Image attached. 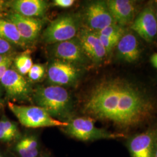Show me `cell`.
I'll list each match as a JSON object with an SVG mask.
<instances>
[{
	"label": "cell",
	"instance_id": "1f68e13d",
	"mask_svg": "<svg viewBox=\"0 0 157 157\" xmlns=\"http://www.w3.org/2000/svg\"><path fill=\"white\" fill-rule=\"evenodd\" d=\"M51 157L50 155L48 154H40L39 157Z\"/></svg>",
	"mask_w": 157,
	"mask_h": 157
},
{
	"label": "cell",
	"instance_id": "3957f363",
	"mask_svg": "<svg viewBox=\"0 0 157 157\" xmlns=\"http://www.w3.org/2000/svg\"><path fill=\"white\" fill-rule=\"evenodd\" d=\"M67 126L62 127L63 132L71 137L82 141L102 140H116L125 138L124 133H115L97 127L94 120L89 117H77L67 121Z\"/></svg>",
	"mask_w": 157,
	"mask_h": 157
},
{
	"label": "cell",
	"instance_id": "52a82bcc",
	"mask_svg": "<svg viewBox=\"0 0 157 157\" xmlns=\"http://www.w3.org/2000/svg\"><path fill=\"white\" fill-rule=\"evenodd\" d=\"M86 28L98 32L105 27L116 23L106 1H95L89 3L84 9Z\"/></svg>",
	"mask_w": 157,
	"mask_h": 157
},
{
	"label": "cell",
	"instance_id": "f546056e",
	"mask_svg": "<svg viewBox=\"0 0 157 157\" xmlns=\"http://www.w3.org/2000/svg\"><path fill=\"white\" fill-rule=\"evenodd\" d=\"M153 157H157V139L156 143H155V150H154Z\"/></svg>",
	"mask_w": 157,
	"mask_h": 157
},
{
	"label": "cell",
	"instance_id": "f1b7e54d",
	"mask_svg": "<svg viewBox=\"0 0 157 157\" xmlns=\"http://www.w3.org/2000/svg\"><path fill=\"white\" fill-rule=\"evenodd\" d=\"M6 3L4 1L0 0V18L3 16L4 12L6 9Z\"/></svg>",
	"mask_w": 157,
	"mask_h": 157
},
{
	"label": "cell",
	"instance_id": "d6986e66",
	"mask_svg": "<svg viewBox=\"0 0 157 157\" xmlns=\"http://www.w3.org/2000/svg\"><path fill=\"white\" fill-rule=\"evenodd\" d=\"M19 132L17 124L8 118L0 120V141L9 143L19 139Z\"/></svg>",
	"mask_w": 157,
	"mask_h": 157
},
{
	"label": "cell",
	"instance_id": "4316f807",
	"mask_svg": "<svg viewBox=\"0 0 157 157\" xmlns=\"http://www.w3.org/2000/svg\"><path fill=\"white\" fill-rule=\"evenodd\" d=\"M11 56L6 55H0V65L5 63L6 62L12 61Z\"/></svg>",
	"mask_w": 157,
	"mask_h": 157
},
{
	"label": "cell",
	"instance_id": "8fae6325",
	"mask_svg": "<svg viewBox=\"0 0 157 157\" xmlns=\"http://www.w3.org/2000/svg\"><path fill=\"white\" fill-rule=\"evenodd\" d=\"M52 51L53 54L59 60L72 63L76 66L84 65L89 61L85 55L77 37L54 44Z\"/></svg>",
	"mask_w": 157,
	"mask_h": 157
},
{
	"label": "cell",
	"instance_id": "9a60e30c",
	"mask_svg": "<svg viewBox=\"0 0 157 157\" xmlns=\"http://www.w3.org/2000/svg\"><path fill=\"white\" fill-rule=\"evenodd\" d=\"M8 20L15 25L23 39L28 44L36 40L43 27V22L39 19L25 17L15 12L8 15Z\"/></svg>",
	"mask_w": 157,
	"mask_h": 157
},
{
	"label": "cell",
	"instance_id": "d6a6232c",
	"mask_svg": "<svg viewBox=\"0 0 157 157\" xmlns=\"http://www.w3.org/2000/svg\"><path fill=\"white\" fill-rule=\"evenodd\" d=\"M1 96H2V89H1V87L0 86V102L1 101Z\"/></svg>",
	"mask_w": 157,
	"mask_h": 157
},
{
	"label": "cell",
	"instance_id": "cb8c5ba5",
	"mask_svg": "<svg viewBox=\"0 0 157 157\" xmlns=\"http://www.w3.org/2000/svg\"><path fill=\"white\" fill-rule=\"evenodd\" d=\"M13 50L11 43L0 38V55L9 56Z\"/></svg>",
	"mask_w": 157,
	"mask_h": 157
},
{
	"label": "cell",
	"instance_id": "7c38bea8",
	"mask_svg": "<svg viewBox=\"0 0 157 157\" xmlns=\"http://www.w3.org/2000/svg\"><path fill=\"white\" fill-rule=\"evenodd\" d=\"M47 72L51 83L60 86L75 82L80 76V69L75 65L58 59L51 63Z\"/></svg>",
	"mask_w": 157,
	"mask_h": 157
},
{
	"label": "cell",
	"instance_id": "30bf717a",
	"mask_svg": "<svg viewBox=\"0 0 157 157\" xmlns=\"http://www.w3.org/2000/svg\"><path fill=\"white\" fill-rule=\"evenodd\" d=\"M77 38L85 55L91 62L100 63L107 58V51L95 32L86 28L82 29L78 32Z\"/></svg>",
	"mask_w": 157,
	"mask_h": 157
},
{
	"label": "cell",
	"instance_id": "6da1fadb",
	"mask_svg": "<svg viewBox=\"0 0 157 157\" xmlns=\"http://www.w3.org/2000/svg\"><path fill=\"white\" fill-rule=\"evenodd\" d=\"M83 110L90 118L111 122L125 132L151 121L157 106L144 87L118 77L97 84L87 97Z\"/></svg>",
	"mask_w": 157,
	"mask_h": 157
},
{
	"label": "cell",
	"instance_id": "5bb4252c",
	"mask_svg": "<svg viewBox=\"0 0 157 157\" xmlns=\"http://www.w3.org/2000/svg\"><path fill=\"white\" fill-rule=\"evenodd\" d=\"M115 48L117 58L121 61L132 63L140 58L142 47L138 36L133 31L127 30Z\"/></svg>",
	"mask_w": 157,
	"mask_h": 157
},
{
	"label": "cell",
	"instance_id": "44dd1931",
	"mask_svg": "<svg viewBox=\"0 0 157 157\" xmlns=\"http://www.w3.org/2000/svg\"><path fill=\"white\" fill-rule=\"evenodd\" d=\"M127 30L128 29L125 27L121 26L117 23H115L105 27L96 33L105 37L121 38Z\"/></svg>",
	"mask_w": 157,
	"mask_h": 157
},
{
	"label": "cell",
	"instance_id": "5b68a950",
	"mask_svg": "<svg viewBox=\"0 0 157 157\" xmlns=\"http://www.w3.org/2000/svg\"><path fill=\"white\" fill-rule=\"evenodd\" d=\"M80 30L78 17L67 14L57 17L45 29L43 37L45 43L56 44L76 37Z\"/></svg>",
	"mask_w": 157,
	"mask_h": 157
},
{
	"label": "cell",
	"instance_id": "e0dca14e",
	"mask_svg": "<svg viewBox=\"0 0 157 157\" xmlns=\"http://www.w3.org/2000/svg\"><path fill=\"white\" fill-rule=\"evenodd\" d=\"M14 149L18 157H38L41 154L40 143L36 135H26L19 138Z\"/></svg>",
	"mask_w": 157,
	"mask_h": 157
},
{
	"label": "cell",
	"instance_id": "ac0fdd59",
	"mask_svg": "<svg viewBox=\"0 0 157 157\" xmlns=\"http://www.w3.org/2000/svg\"><path fill=\"white\" fill-rule=\"evenodd\" d=\"M0 38L21 47H26L28 44L23 39L15 25L2 18H0Z\"/></svg>",
	"mask_w": 157,
	"mask_h": 157
},
{
	"label": "cell",
	"instance_id": "484cf974",
	"mask_svg": "<svg viewBox=\"0 0 157 157\" xmlns=\"http://www.w3.org/2000/svg\"><path fill=\"white\" fill-rule=\"evenodd\" d=\"M12 60L8 61V62H6L5 63L0 65V80L1 78H2L3 75H4V73L6 72V71L9 69L11 65Z\"/></svg>",
	"mask_w": 157,
	"mask_h": 157
},
{
	"label": "cell",
	"instance_id": "2e32d148",
	"mask_svg": "<svg viewBox=\"0 0 157 157\" xmlns=\"http://www.w3.org/2000/svg\"><path fill=\"white\" fill-rule=\"evenodd\" d=\"M15 12L25 17H43L47 11L48 4L43 0H15L11 3Z\"/></svg>",
	"mask_w": 157,
	"mask_h": 157
},
{
	"label": "cell",
	"instance_id": "4fadbf2b",
	"mask_svg": "<svg viewBox=\"0 0 157 157\" xmlns=\"http://www.w3.org/2000/svg\"><path fill=\"white\" fill-rule=\"evenodd\" d=\"M107 6L117 24L130 26L139 13L138 1L133 0H108Z\"/></svg>",
	"mask_w": 157,
	"mask_h": 157
},
{
	"label": "cell",
	"instance_id": "8992f818",
	"mask_svg": "<svg viewBox=\"0 0 157 157\" xmlns=\"http://www.w3.org/2000/svg\"><path fill=\"white\" fill-rule=\"evenodd\" d=\"M130 29L147 42L154 40L157 36V20L154 2L147 4L140 11Z\"/></svg>",
	"mask_w": 157,
	"mask_h": 157
},
{
	"label": "cell",
	"instance_id": "277c9868",
	"mask_svg": "<svg viewBox=\"0 0 157 157\" xmlns=\"http://www.w3.org/2000/svg\"><path fill=\"white\" fill-rule=\"evenodd\" d=\"M8 106L19 122L26 128H62L67 125V122L52 118L44 109L38 106L20 105L12 102L8 103Z\"/></svg>",
	"mask_w": 157,
	"mask_h": 157
},
{
	"label": "cell",
	"instance_id": "4dcf8cb0",
	"mask_svg": "<svg viewBox=\"0 0 157 157\" xmlns=\"http://www.w3.org/2000/svg\"><path fill=\"white\" fill-rule=\"evenodd\" d=\"M154 7H155V15H156V18L157 20V1L156 2H154Z\"/></svg>",
	"mask_w": 157,
	"mask_h": 157
},
{
	"label": "cell",
	"instance_id": "ba28073f",
	"mask_svg": "<svg viewBox=\"0 0 157 157\" xmlns=\"http://www.w3.org/2000/svg\"><path fill=\"white\" fill-rule=\"evenodd\" d=\"M7 97L15 101H26L33 94L28 82L16 71L8 69L0 80Z\"/></svg>",
	"mask_w": 157,
	"mask_h": 157
},
{
	"label": "cell",
	"instance_id": "d4e9b609",
	"mask_svg": "<svg viewBox=\"0 0 157 157\" xmlns=\"http://www.w3.org/2000/svg\"><path fill=\"white\" fill-rule=\"evenodd\" d=\"M74 3V0H55L54 1V6L62 8H69L73 6Z\"/></svg>",
	"mask_w": 157,
	"mask_h": 157
},
{
	"label": "cell",
	"instance_id": "7a4b0ae2",
	"mask_svg": "<svg viewBox=\"0 0 157 157\" xmlns=\"http://www.w3.org/2000/svg\"><path fill=\"white\" fill-rule=\"evenodd\" d=\"M37 106L42 108L54 119L69 118L73 111V102L67 90L52 85L37 88L33 93Z\"/></svg>",
	"mask_w": 157,
	"mask_h": 157
},
{
	"label": "cell",
	"instance_id": "9c48e42d",
	"mask_svg": "<svg viewBox=\"0 0 157 157\" xmlns=\"http://www.w3.org/2000/svg\"><path fill=\"white\" fill-rule=\"evenodd\" d=\"M157 139V128L132 135L126 141L130 157H153Z\"/></svg>",
	"mask_w": 157,
	"mask_h": 157
},
{
	"label": "cell",
	"instance_id": "7402d4cb",
	"mask_svg": "<svg viewBox=\"0 0 157 157\" xmlns=\"http://www.w3.org/2000/svg\"><path fill=\"white\" fill-rule=\"evenodd\" d=\"M98 36L100 39L102 44L107 51L108 56L112 52L114 48H115L119 40L121 39V38L119 37H108L99 34H98Z\"/></svg>",
	"mask_w": 157,
	"mask_h": 157
},
{
	"label": "cell",
	"instance_id": "ffe728a7",
	"mask_svg": "<svg viewBox=\"0 0 157 157\" xmlns=\"http://www.w3.org/2000/svg\"><path fill=\"white\" fill-rule=\"evenodd\" d=\"M14 63L17 72L21 75L28 74L31 67L33 65L31 57L26 54L17 56L15 59Z\"/></svg>",
	"mask_w": 157,
	"mask_h": 157
},
{
	"label": "cell",
	"instance_id": "83f0119b",
	"mask_svg": "<svg viewBox=\"0 0 157 157\" xmlns=\"http://www.w3.org/2000/svg\"><path fill=\"white\" fill-rule=\"evenodd\" d=\"M150 62L151 63L152 65L157 69V52L153 54L151 56Z\"/></svg>",
	"mask_w": 157,
	"mask_h": 157
},
{
	"label": "cell",
	"instance_id": "603a6c76",
	"mask_svg": "<svg viewBox=\"0 0 157 157\" xmlns=\"http://www.w3.org/2000/svg\"><path fill=\"white\" fill-rule=\"evenodd\" d=\"M44 74V67L40 64H33L28 73L29 78L32 80L38 81Z\"/></svg>",
	"mask_w": 157,
	"mask_h": 157
},
{
	"label": "cell",
	"instance_id": "836d02e7",
	"mask_svg": "<svg viewBox=\"0 0 157 157\" xmlns=\"http://www.w3.org/2000/svg\"><path fill=\"white\" fill-rule=\"evenodd\" d=\"M0 157H4V155H2V154H1V152H0Z\"/></svg>",
	"mask_w": 157,
	"mask_h": 157
}]
</instances>
